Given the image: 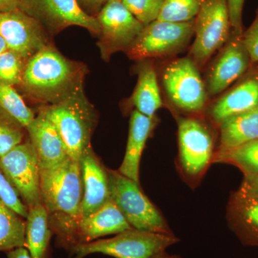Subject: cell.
Here are the masks:
<instances>
[{"label":"cell","instance_id":"obj_1","mask_svg":"<svg viewBox=\"0 0 258 258\" xmlns=\"http://www.w3.org/2000/svg\"><path fill=\"white\" fill-rule=\"evenodd\" d=\"M86 74V64L70 60L50 44L28 59L17 90L25 101L40 106L55 104L83 87Z\"/></svg>","mask_w":258,"mask_h":258},{"label":"cell","instance_id":"obj_2","mask_svg":"<svg viewBox=\"0 0 258 258\" xmlns=\"http://www.w3.org/2000/svg\"><path fill=\"white\" fill-rule=\"evenodd\" d=\"M37 111L46 115L60 133L69 157L79 161L91 145L98 118L94 107L81 87L55 104L40 106Z\"/></svg>","mask_w":258,"mask_h":258},{"label":"cell","instance_id":"obj_3","mask_svg":"<svg viewBox=\"0 0 258 258\" xmlns=\"http://www.w3.org/2000/svg\"><path fill=\"white\" fill-rule=\"evenodd\" d=\"M42 203L49 214H64L74 227L79 220L83 184L79 161L69 158L48 169H40Z\"/></svg>","mask_w":258,"mask_h":258},{"label":"cell","instance_id":"obj_4","mask_svg":"<svg viewBox=\"0 0 258 258\" xmlns=\"http://www.w3.org/2000/svg\"><path fill=\"white\" fill-rule=\"evenodd\" d=\"M179 240L174 235L136 230L123 231L111 238L75 244L73 258L101 253L114 258H152Z\"/></svg>","mask_w":258,"mask_h":258},{"label":"cell","instance_id":"obj_5","mask_svg":"<svg viewBox=\"0 0 258 258\" xmlns=\"http://www.w3.org/2000/svg\"><path fill=\"white\" fill-rule=\"evenodd\" d=\"M111 199L136 230L173 235L164 217L144 195L139 183L118 171L108 170Z\"/></svg>","mask_w":258,"mask_h":258},{"label":"cell","instance_id":"obj_6","mask_svg":"<svg viewBox=\"0 0 258 258\" xmlns=\"http://www.w3.org/2000/svg\"><path fill=\"white\" fill-rule=\"evenodd\" d=\"M231 29L227 0H204L195 19L191 58L199 68L227 43Z\"/></svg>","mask_w":258,"mask_h":258},{"label":"cell","instance_id":"obj_7","mask_svg":"<svg viewBox=\"0 0 258 258\" xmlns=\"http://www.w3.org/2000/svg\"><path fill=\"white\" fill-rule=\"evenodd\" d=\"M194 29L195 20L179 23L155 20L144 28L125 53L139 61L174 55L187 45Z\"/></svg>","mask_w":258,"mask_h":258},{"label":"cell","instance_id":"obj_8","mask_svg":"<svg viewBox=\"0 0 258 258\" xmlns=\"http://www.w3.org/2000/svg\"><path fill=\"white\" fill-rule=\"evenodd\" d=\"M100 25L97 45L103 60L118 51H126L133 45L145 26L134 16L121 0H109L96 15Z\"/></svg>","mask_w":258,"mask_h":258},{"label":"cell","instance_id":"obj_9","mask_svg":"<svg viewBox=\"0 0 258 258\" xmlns=\"http://www.w3.org/2000/svg\"><path fill=\"white\" fill-rule=\"evenodd\" d=\"M162 74L166 94L174 106L189 113L203 111L208 92L199 67L191 57L173 60Z\"/></svg>","mask_w":258,"mask_h":258},{"label":"cell","instance_id":"obj_10","mask_svg":"<svg viewBox=\"0 0 258 258\" xmlns=\"http://www.w3.org/2000/svg\"><path fill=\"white\" fill-rule=\"evenodd\" d=\"M20 9L36 19L50 35H57L72 25L82 27L99 35L96 17L88 14L78 0H24Z\"/></svg>","mask_w":258,"mask_h":258},{"label":"cell","instance_id":"obj_11","mask_svg":"<svg viewBox=\"0 0 258 258\" xmlns=\"http://www.w3.org/2000/svg\"><path fill=\"white\" fill-rule=\"evenodd\" d=\"M0 169L28 208L42 203L38 158L29 138L0 158Z\"/></svg>","mask_w":258,"mask_h":258},{"label":"cell","instance_id":"obj_12","mask_svg":"<svg viewBox=\"0 0 258 258\" xmlns=\"http://www.w3.org/2000/svg\"><path fill=\"white\" fill-rule=\"evenodd\" d=\"M0 35L8 48L27 59L52 44L42 24L20 9L0 13Z\"/></svg>","mask_w":258,"mask_h":258},{"label":"cell","instance_id":"obj_13","mask_svg":"<svg viewBox=\"0 0 258 258\" xmlns=\"http://www.w3.org/2000/svg\"><path fill=\"white\" fill-rule=\"evenodd\" d=\"M180 160L186 174H201L213 157V138L207 125L193 118H181L178 126Z\"/></svg>","mask_w":258,"mask_h":258},{"label":"cell","instance_id":"obj_14","mask_svg":"<svg viewBox=\"0 0 258 258\" xmlns=\"http://www.w3.org/2000/svg\"><path fill=\"white\" fill-rule=\"evenodd\" d=\"M83 184V200L79 220L86 218L111 200L108 169L88 146L79 160Z\"/></svg>","mask_w":258,"mask_h":258},{"label":"cell","instance_id":"obj_15","mask_svg":"<svg viewBox=\"0 0 258 258\" xmlns=\"http://www.w3.org/2000/svg\"><path fill=\"white\" fill-rule=\"evenodd\" d=\"M251 60L242 41V36L226 43L209 71L207 92L211 96L225 91L248 69Z\"/></svg>","mask_w":258,"mask_h":258},{"label":"cell","instance_id":"obj_16","mask_svg":"<svg viewBox=\"0 0 258 258\" xmlns=\"http://www.w3.org/2000/svg\"><path fill=\"white\" fill-rule=\"evenodd\" d=\"M37 153L40 169L53 167L71 158L60 133L42 112L25 128Z\"/></svg>","mask_w":258,"mask_h":258},{"label":"cell","instance_id":"obj_17","mask_svg":"<svg viewBox=\"0 0 258 258\" xmlns=\"http://www.w3.org/2000/svg\"><path fill=\"white\" fill-rule=\"evenodd\" d=\"M132 228L111 199L92 215L74 224V245L92 242L103 236L117 235Z\"/></svg>","mask_w":258,"mask_h":258},{"label":"cell","instance_id":"obj_18","mask_svg":"<svg viewBox=\"0 0 258 258\" xmlns=\"http://www.w3.org/2000/svg\"><path fill=\"white\" fill-rule=\"evenodd\" d=\"M258 106V75H252L217 99L209 110L214 123L222 121Z\"/></svg>","mask_w":258,"mask_h":258},{"label":"cell","instance_id":"obj_19","mask_svg":"<svg viewBox=\"0 0 258 258\" xmlns=\"http://www.w3.org/2000/svg\"><path fill=\"white\" fill-rule=\"evenodd\" d=\"M154 120L136 109L131 115L126 149L118 171L139 184L141 157L154 128Z\"/></svg>","mask_w":258,"mask_h":258},{"label":"cell","instance_id":"obj_20","mask_svg":"<svg viewBox=\"0 0 258 258\" xmlns=\"http://www.w3.org/2000/svg\"><path fill=\"white\" fill-rule=\"evenodd\" d=\"M219 126L220 147L215 156L258 139V106L227 118Z\"/></svg>","mask_w":258,"mask_h":258},{"label":"cell","instance_id":"obj_21","mask_svg":"<svg viewBox=\"0 0 258 258\" xmlns=\"http://www.w3.org/2000/svg\"><path fill=\"white\" fill-rule=\"evenodd\" d=\"M139 67L138 81L131 97V103L141 113L149 118L162 106V100L154 66L148 60H142Z\"/></svg>","mask_w":258,"mask_h":258},{"label":"cell","instance_id":"obj_22","mask_svg":"<svg viewBox=\"0 0 258 258\" xmlns=\"http://www.w3.org/2000/svg\"><path fill=\"white\" fill-rule=\"evenodd\" d=\"M230 222L242 235L258 242V195L240 189L229 206Z\"/></svg>","mask_w":258,"mask_h":258},{"label":"cell","instance_id":"obj_23","mask_svg":"<svg viewBox=\"0 0 258 258\" xmlns=\"http://www.w3.org/2000/svg\"><path fill=\"white\" fill-rule=\"evenodd\" d=\"M48 215L42 203L28 208L25 241L32 258H47L51 238Z\"/></svg>","mask_w":258,"mask_h":258},{"label":"cell","instance_id":"obj_24","mask_svg":"<svg viewBox=\"0 0 258 258\" xmlns=\"http://www.w3.org/2000/svg\"><path fill=\"white\" fill-rule=\"evenodd\" d=\"M26 221L0 200V251L26 247Z\"/></svg>","mask_w":258,"mask_h":258},{"label":"cell","instance_id":"obj_25","mask_svg":"<svg viewBox=\"0 0 258 258\" xmlns=\"http://www.w3.org/2000/svg\"><path fill=\"white\" fill-rule=\"evenodd\" d=\"M0 113L25 129L36 115L16 88L2 83H0Z\"/></svg>","mask_w":258,"mask_h":258},{"label":"cell","instance_id":"obj_26","mask_svg":"<svg viewBox=\"0 0 258 258\" xmlns=\"http://www.w3.org/2000/svg\"><path fill=\"white\" fill-rule=\"evenodd\" d=\"M215 162L228 163L240 168L244 176L258 174V139L242 144L220 155L215 156Z\"/></svg>","mask_w":258,"mask_h":258},{"label":"cell","instance_id":"obj_27","mask_svg":"<svg viewBox=\"0 0 258 258\" xmlns=\"http://www.w3.org/2000/svg\"><path fill=\"white\" fill-rule=\"evenodd\" d=\"M204 0H164L158 20L186 23L195 20Z\"/></svg>","mask_w":258,"mask_h":258},{"label":"cell","instance_id":"obj_28","mask_svg":"<svg viewBox=\"0 0 258 258\" xmlns=\"http://www.w3.org/2000/svg\"><path fill=\"white\" fill-rule=\"evenodd\" d=\"M28 59L8 49L0 55V83L18 88L23 83Z\"/></svg>","mask_w":258,"mask_h":258},{"label":"cell","instance_id":"obj_29","mask_svg":"<svg viewBox=\"0 0 258 258\" xmlns=\"http://www.w3.org/2000/svg\"><path fill=\"white\" fill-rule=\"evenodd\" d=\"M25 130L0 113V158L25 140Z\"/></svg>","mask_w":258,"mask_h":258},{"label":"cell","instance_id":"obj_30","mask_svg":"<svg viewBox=\"0 0 258 258\" xmlns=\"http://www.w3.org/2000/svg\"><path fill=\"white\" fill-rule=\"evenodd\" d=\"M130 13L144 26L157 20L164 0H121Z\"/></svg>","mask_w":258,"mask_h":258},{"label":"cell","instance_id":"obj_31","mask_svg":"<svg viewBox=\"0 0 258 258\" xmlns=\"http://www.w3.org/2000/svg\"><path fill=\"white\" fill-rule=\"evenodd\" d=\"M0 200L8 208L14 210L16 213L26 219L28 215V208L9 179L0 169Z\"/></svg>","mask_w":258,"mask_h":258},{"label":"cell","instance_id":"obj_32","mask_svg":"<svg viewBox=\"0 0 258 258\" xmlns=\"http://www.w3.org/2000/svg\"><path fill=\"white\" fill-rule=\"evenodd\" d=\"M242 41L251 62H258V9L253 22L242 33Z\"/></svg>","mask_w":258,"mask_h":258},{"label":"cell","instance_id":"obj_33","mask_svg":"<svg viewBox=\"0 0 258 258\" xmlns=\"http://www.w3.org/2000/svg\"><path fill=\"white\" fill-rule=\"evenodd\" d=\"M244 0H227L231 28L236 36H242V10Z\"/></svg>","mask_w":258,"mask_h":258},{"label":"cell","instance_id":"obj_34","mask_svg":"<svg viewBox=\"0 0 258 258\" xmlns=\"http://www.w3.org/2000/svg\"><path fill=\"white\" fill-rule=\"evenodd\" d=\"M79 1V5L88 14L96 17L100 11L102 4L99 0H78Z\"/></svg>","mask_w":258,"mask_h":258},{"label":"cell","instance_id":"obj_35","mask_svg":"<svg viewBox=\"0 0 258 258\" xmlns=\"http://www.w3.org/2000/svg\"><path fill=\"white\" fill-rule=\"evenodd\" d=\"M241 189L249 192L258 195V174L254 175L244 176Z\"/></svg>","mask_w":258,"mask_h":258},{"label":"cell","instance_id":"obj_36","mask_svg":"<svg viewBox=\"0 0 258 258\" xmlns=\"http://www.w3.org/2000/svg\"><path fill=\"white\" fill-rule=\"evenodd\" d=\"M19 0H0V13H8L20 9Z\"/></svg>","mask_w":258,"mask_h":258},{"label":"cell","instance_id":"obj_37","mask_svg":"<svg viewBox=\"0 0 258 258\" xmlns=\"http://www.w3.org/2000/svg\"><path fill=\"white\" fill-rule=\"evenodd\" d=\"M8 258H32L26 247H19L8 252Z\"/></svg>","mask_w":258,"mask_h":258},{"label":"cell","instance_id":"obj_38","mask_svg":"<svg viewBox=\"0 0 258 258\" xmlns=\"http://www.w3.org/2000/svg\"><path fill=\"white\" fill-rule=\"evenodd\" d=\"M8 46L3 37L0 35V55L8 50Z\"/></svg>","mask_w":258,"mask_h":258},{"label":"cell","instance_id":"obj_39","mask_svg":"<svg viewBox=\"0 0 258 258\" xmlns=\"http://www.w3.org/2000/svg\"><path fill=\"white\" fill-rule=\"evenodd\" d=\"M152 258H176V256L169 255V254L165 252V251H164V252L156 254V255H154V257Z\"/></svg>","mask_w":258,"mask_h":258},{"label":"cell","instance_id":"obj_40","mask_svg":"<svg viewBox=\"0 0 258 258\" xmlns=\"http://www.w3.org/2000/svg\"><path fill=\"white\" fill-rule=\"evenodd\" d=\"M100 3H101L102 5L105 4V3H107V2L109 1V0H99Z\"/></svg>","mask_w":258,"mask_h":258},{"label":"cell","instance_id":"obj_41","mask_svg":"<svg viewBox=\"0 0 258 258\" xmlns=\"http://www.w3.org/2000/svg\"><path fill=\"white\" fill-rule=\"evenodd\" d=\"M19 1H20V3H22V2H23L24 0H19Z\"/></svg>","mask_w":258,"mask_h":258},{"label":"cell","instance_id":"obj_42","mask_svg":"<svg viewBox=\"0 0 258 258\" xmlns=\"http://www.w3.org/2000/svg\"><path fill=\"white\" fill-rule=\"evenodd\" d=\"M176 258H179V257H176Z\"/></svg>","mask_w":258,"mask_h":258}]
</instances>
